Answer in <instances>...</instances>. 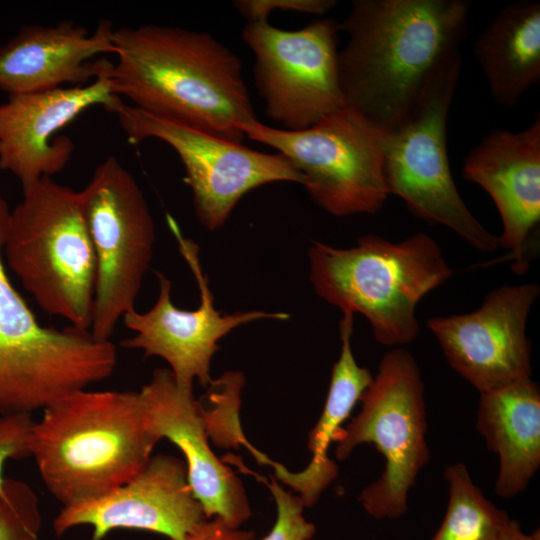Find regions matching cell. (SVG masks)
I'll return each instance as SVG.
<instances>
[{
    "mask_svg": "<svg viewBox=\"0 0 540 540\" xmlns=\"http://www.w3.org/2000/svg\"><path fill=\"white\" fill-rule=\"evenodd\" d=\"M466 0H353L340 23L345 106L382 128L400 124L467 36Z\"/></svg>",
    "mask_w": 540,
    "mask_h": 540,
    "instance_id": "cell-1",
    "label": "cell"
},
{
    "mask_svg": "<svg viewBox=\"0 0 540 540\" xmlns=\"http://www.w3.org/2000/svg\"><path fill=\"white\" fill-rule=\"evenodd\" d=\"M113 92L143 111L241 142L256 114L239 58L206 32L164 25L114 28Z\"/></svg>",
    "mask_w": 540,
    "mask_h": 540,
    "instance_id": "cell-2",
    "label": "cell"
},
{
    "mask_svg": "<svg viewBox=\"0 0 540 540\" xmlns=\"http://www.w3.org/2000/svg\"><path fill=\"white\" fill-rule=\"evenodd\" d=\"M34 421L30 453L62 507L87 502L132 479L160 439L134 391H75Z\"/></svg>",
    "mask_w": 540,
    "mask_h": 540,
    "instance_id": "cell-3",
    "label": "cell"
},
{
    "mask_svg": "<svg viewBox=\"0 0 540 540\" xmlns=\"http://www.w3.org/2000/svg\"><path fill=\"white\" fill-rule=\"evenodd\" d=\"M308 258L316 293L342 312L361 314L377 342L389 348L416 338L418 303L453 274L438 243L424 232L401 242L368 234L349 248L315 241Z\"/></svg>",
    "mask_w": 540,
    "mask_h": 540,
    "instance_id": "cell-4",
    "label": "cell"
},
{
    "mask_svg": "<svg viewBox=\"0 0 540 540\" xmlns=\"http://www.w3.org/2000/svg\"><path fill=\"white\" fill-rule=\"evenodd\" d=\"M3 256L45 312L89 330L96 259L79 191L42 178L10 211Z\"/></svg>",
    "mask_w": 540,
    "mask_h": 540,
    "instance_id": "cell-5",
    "label": "cell"
},
{
    "mask_svg": "<svg viewBox=\"0 0 540 540\" xmlns=\"http://www.w3.org/2000/svg\"><path fill=\"white\" fill-rule=\"evenodd\" d=\"M9 206L0 194V416L32 415L113 373L117 349L89 330L42 326L9 280L3 246Z\"/></svg>",
    "mask_w": 540,
    "mask_h": 540,
    "instance_id": "cell-6",
    "label": "cell"
},
{
    "mask_svg": "<svg viewBox=\"0 0 540 540\" xmlns=\"http://www.w3.org/2000/svg\"><path fill=\"white\" fill-rule=\"evenodd\" d=\"M360 402L337 434L335 456L344 460L359 445L375 446L384 468L359 502L377 520L396 519L407 512L409 492L430 459L425 386L414 356L401 347L387 351Z\"/></svg>",
    "mask_w": 540,
    "mask_h": 540,
    "instance_id": "cell-7",
    "label": "cell"
},
{
    "mask_svg": "<svg viewBox=\"0 0 540 540\" xmlns=\"http://www.w3.org/2000/svg\"><path fill=\"white\" fill-rule=\"evenodd\" d=\"M461 55L434 76L407 117L386 131L384 176L389 195L418 218L443 225L483 253L500 247L469 210L454 182L447 150V119L456 92Z\"/></svg>",
    "mask_w": 540,
    "mask_h": 540,
    "instance_id": "cell-8",
    "label": "cell"
},
{
    "mask_svg": "<svg viewBox=\"0 0 540 540\" xmlns=\"http://www.w3.org/2000/svg\"><path fill=\"white\" fill-rule=\"evenodd\" d=\"M241 130L286 157L303 176L312 200L331 215L376 214L389 196L384 176L386 131L352 108L345 106L298 131L258 120Z\"/></svg>",
    "mask_w": 540,
    "mask_h": 540,
    "instance_id": "cell-9",
    "label": "cell"
},
{
    "mask_svg": "<svg viewBox=\"0 0 540 540\" xmlns=\"http://www.w3.org/2000/svg\"><path fill=\"white\" fill-rule=\"evenodd\" d=\"M96 259V286L90 332L110 341L130 311L149 269L155 225L134 176L115 156L107 157L79 191Z\"/></svg>",
    "mask_w": 540,
    "mask_h": 540,
    "instance_id": "cell-10",
    "label": "cell"
},
{
    "mask_svg": "<svg viewBox=\"0 0 540 540\" xmlns=\"http://www.w3.org/2000/svg\"><path fill=\"white\" fill-rule=\"evenodd\" d=\"M340 22L320 18L282 30L268 21L248 22L244 43L255 56L253 75L266 114L298 131L345 107L339 75Z\"/></svg>",
    "mask_w": 540,
    "mask_h": 540,
    "instance_id": "cell-11",
    "label": "cell"
},
{
    "mask_svg": "<svg viewBox=\"0 0 540 540\" xmlns=\"http://www.w3.org/2000/svg\"><path fill=\"white\" fill-rule=\"evenodd\" d=\"M114 113L131 144L156 138L177 153L196 217L210 231L222 227L251 190L273 182L303 185L301 173L280 153L256 151L123 102Z\"/></svg>",
    "mask_w": 540,
    "mask_h": 540,
    "instance_id": "cell-12",
    "label": "cell"
},
{
    "mask_svg": "<svg viewBox=\"0 0 540 540\" xmlns=\"http://www.w3.org/2000/svg\"><path fill=\"white\" fill-rule=\"evenodd\" d=\"M171 232L177 240L181 255L188 264L200 292V305L194 310L176 307L171 300L172 284L157 272L159 294L155 304L146 312L133 310L122 318L124 325L135 332L120 342L125 348L141 349L145 357L165 360L177 384L193 390L194 381L203 387L212 383L211 360L219 349L218 341L233 329L246 323L289 318L283 312L260 310L222 314L214 306L207 275L203 272L197 244L182 235L175 219L167 215Z\"/></svg>",
    "mask_w": 540,
    "mask_h": 540,
    "instance_id": "cell-13",
    "label": "cell"
},
{
    "mask_svg": "<svg viewBox=\"0 0 540 540\" xmlns=\"http://www.w3.org/2000/svg\"><path fill=\"white\" fill-rule=\"evenodd\" d=\"M540 294L537 283L503 284L465 314L437 316L427 327L449 365L479 393L529 378V313Z\"/></svg>",
    "mask_w": 540,
    "mask_h": 540,
    "instance_id": "cell-14",
    "label": "cell"
},
{
    "mask_svg": "<svg viewBox=\"0 0 540 540\" xmlns=\"http://www.w3.org/2000/svg\"><path fill=\"white\" fill-rule=\"evenodd\" d=\"M206 519L190 487L184 460L152 455L132 479L99 498L62 507L53 530L62 536L81 525L92 528V540L118 529L157 533L183 540Z\"/></svg>",
    "mask_w": 540,
    "mask_h": 540,
    "instance_id": "cell-15",
    "label": "cell"
},
{
    "mask_svg": "<svg viewBox=\"0 0 540 540\" xmlns=\"http://www.w3.org/2000/svg\"><path fill=\"white\" fill-rule=\"evenodd\" d=\"M111 69L86 85L8 96L0 104V169L23 189L62 171L75 146L55 134L89 108L114 113L122 103L112 89Z\"/></svg>",
    "mask_w": 540,
    "mask_h": 540,
    "instance_id": "cell-16",
    "label": "cell"
},
{
    "mask_svg": "<svg viewBox=\"0 0 540 540\" xmlns=\"http://www.w3.org/2000/svg\"><path fill=\"white\" fill-rule=\"evenodd\" d=\"M138 398L152 432L160 440L168 439L184 456L190 487L206 517L240 528L251 516L245 488L212 451L204 409L193 390L181 388L169 368H158Z\"/></svg>",
    "mask_w": 540,
    "mask_h": 540,
    "instance_id": "cell-17",
    "label": "cell"
},
{
    "mask_svg": "<svg viewBox=\"0 0 540 540\" xmlns=\"http://www.w3.org/2000/svg\"><path fill=\"white\" fill-rule=\"evenodd\" d=\"M462 174L492 198L502 222L500 247L510 251L512 270L524 274L540 223L539 113L522 131H490L465 156Z\"/></svg>",
    "mask_w": 540,
    "mask_h": 540,
    "instance_id": "cell-18",
    "label": "cell"
},
{
    "mask_svg": "<svg viewBox=\"0 0 540 540\" xmlns=\"http://www.w3.org/2000/svg\"><path fill=\"white\" fill-rule=\"evenodd\" d=\"M114 27L100 20L90 33L63 21L53 26L22 27L0 47V90L8 96L91 83L112 66L100 54H115Z\"/></svg>",
    "mask_w": 540,
    "mask_h": 540,
    "instance_id": "cell-19",
    "label": "cell"
},
{
    "mask_svg": "<svg viewBox=\"0 0 540 540\" xmlns=\"http://www.w3.org/2000/svg\"><path fill=\"white\" fill-rule=\"evenodd\" d=\"M476 427L499 458L495 492H523L540 466V389L531 377L479 393Z\"/></svg>",
    "mask_w": 540,
    "mask_h": 540,
    "instance_id": "cell-20",
    "label": "cell"
},
{
    "mask_svg": "<svg viewBox=\"0 0 540 540\" xmlns=\"http://www.w3.org/2000/svg\"><path fill=\"white\" fill-rule=\"evenodd\" d=\"M354 316L351 312H343L340 321L341 351L332 367L323 410L308 435L309 463L301 471L292 472L270 459L266 462L274 468L275 478L291 487L305 507L313 506L337 477L338 467L328 456L329 447L373 380L371 371L360 366L353 354Z\"/></svg>",
    "mask_w": 540,
    "mask_h": 540,
    "instance_id": "cell-21",
    "label": "cell"
},
{
    "mask_svg": "<svg viewBox=\"0 0 540 540\" xmlns=\"http://www.w3.org/2000/svg\"><path fill=\"white\" fill-rule=\"evenodd\" d=\"M473 52L489 93L511 108L540 80V3H508L478 35Z\"/></svg>",
    "mask_w": 540,
    "mask_h": 540,
    "instance_id": "cell-22",
    "label": "cell"
},
{
    "mask_svg": "<svg viewBox=\"0 0 540 540\" xmlns=\"http://www.w3.org/2000/svg\"><path fill=\"white\" fill-rule=\"evenodd\" d=\"M444 478L448 487L447 508L430 540H500L514 520L484 495L466 465H448Z\"/></svg>",
    "mask_w": 540,
    "mask_h": 540,
    "instance_id": "cell-23",
    "label": "cell"
},
{
    "mask_svg": "<svg viewBox=\"0 0 540 540\" xmlns=\"http://www.w3.org/2000/svg\"><path fill=\"white\" fill-rule=\"evenodd\" d=\"M39 499L24 481L5 477L0 488V540H39Z\"/></svg>",
    "mask_w": 540,
    "mask_h": 540,
    "instance_id": "cell-24",
    "label": "cell"
},
{
    "mask_svg": "<svg viewBox=\"0 0 540 540\" xmlns=\"http://www.w3.org/2000/svg\"><path fill=\"white\" fill-rule=\"evenodd\" d=\"M268 487L276 505V519L271 530L260 540H311L316 527L303 514L304 504L297 495L286 491L276 480L252 473Z\"/></svg>",
    "mask_w": 540,
    "mask_h": 540,
    "instance_id": "cell-25",
    "label": "cell"
},
{
    "mask_svg": "<svg viewBox=\"0 0 540 540\" xmlns=\"http://www.w3.org/2000/svg\"><path fill=\"white\" fill-rule=\"evenodd\" d=\"M34 420L31 415L0 416V488L9 460L30 457V438Z\"/></svg>",
    "mask_w": 540,
    "mask_h": 540,
    "instance_id": "cell-26",
    "label": "cell"
},
{
    "mask_svg": "<svg viewBox=\"0 0 540 540\" xmlns=\"http://www.w3.org/2000/svg\"><path fill=\"white\" fill-rule=\"evenodd\" d=\"M234 7L248 22L268 21L274 10L323 15L335 5L334 0H238Z\"/></svg>",
    "mask_w": 540,
    "mask_h": 540,
    "instance_id": "cell-27",
    "label": "cell"
},
{
    "mask_svg": "<svg viewBox=\"0 0 540 540\" xmlns=\"http://www.w3.org/2000/svg\"><path fill=\"white\" fill-rule=\"evenodd\" d=\"M183 540H255L253 531L231 527L219 518L206 519Z\"/></svg>",
    "mask_w": 540,
    "mask_h": 540,
    "instance_id": "cell-28",
    "label": "cell"
},
{
    "mask_svg": "<svg viewBox=\"0 0 540 540\" xmlns=\"http://www.w3.org/2000/svg\"><path fill=\"white\" fill-rule=\"evenodd\" d=\"M500 540H540V531L539 529H536L532 533H525L520 524L514 520L508 531Z\"/></svg>",
    "mask_w": 540,
    "mask_h": 540,
    "instance_id": "cell-29",
    "label": "cell"
}]
</instances>
